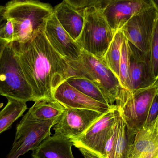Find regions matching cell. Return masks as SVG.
<instances>
[{
  "mask_svg": "<svg viewBox=\"0 0 158 158\" xmlns=\"http://www.w3.org/2000/svg\"><path fill=\"white\" fill-rule=\"evenodd\" d=\"M12 42L35 102L54 99L56 89L70 77L67 61L51 46L44 32L25 42Z\"/></svg>",
  "mask_w": 158,
  "mask_h": 158,
  "instance_id": "obj_1",
  "label": "cell"
},
{
  "mask_svg": "<svg viewBox=\"0 0 158 158\" xmlns=\"http://www.w3.org/2000/svg\"><path fill=\"white\" fill-rule=\"evenodd\" d=\"M53 11L51 5L40 1L14 0L6 4L1 15L13 24V42L23 43L44 32L46 22Z\"/></svg>",
  "mask_w": 158,
  "mask_h": 158,
  "instance_id": "obj_2",
  "label": "cell"
},
{
  "mask_svg": "<svg viewBox=\"0 0 158 158\" xmlns=\"http://www.w3.org/2000/svg\"><path fill=\"white\" fill-rule=\"evenodd\" d=\"M67 63L70 77L79 76L89 80L101 90L109 105H114L122 87L118 78L103 60L82 50L78 60Z\"/></svg>",
  "mask_w": 158,
  "mask_h": 158,
  "instance_id": "obj_3",
  "label": "cell"
},
{
  "mask_svg": "<svg viewBox=\"0 0 158 158\" xmlns=\"http://www.w3.org/2000/svg\"><path fill=\"white\" fill-rule=\"evenodd\" d=\"M115 32L107 22L102 9L93 6L84 11V23L77 41L83 51L103 60Z\"/></svg>",
  "mask_w": 158,
  "mask_h": 158,
  "instance_id": "obj_4",
  "label": "cell"
},
{
  "mask_svg": "<svg viewBox=\"0 0 158 158\" xmlns=\"http://www.w3.org/2000/svg\"><path fill=\"white\" fill-rule=\"evenodd\" d=\"M0 96L25 103L35 102L12 42L6 45L0 57Z\"/></svg>",
  "mask_w": 158,
  "mask_h": 158,
  "instance_id": "obj_5",
  "label": "cell"
},
{
  "mask_svg": "<svg viewBox=\"0 0 158 158\" xmlns=\"http://www.w3.org/2000/svg\"><path fill=\"white\" fill-rule=\"evenodd\" d=\"M156 90V83L132 92L123 88L121 90L116 105L128 129L134 133L143 128Z\"/></svg>",
  "mask_w": 158,
  "mask_h": 158,
  "instance_id": "obj_6",
  "label": "cell"
},
{
  "mask_svg": "<svg viewBox=\"0 0 158 158\" xmlns=\"http://www.w3.org/2000/svg\"><path fill=\"white\" fill-rule=\"evenodd\" d=\"M60 119L39 121L23 117L16 126L15 137L6 158H18L30 150L36 149L43 141L51 136V130Z\"/></svg>",
  "mask_w": 158,
  "mask_h": 158,
  "instance_id": "obj_7",
  "label": "cell"
},
{
  "mask_svg": "<svg viewBox=\"0 0 158 158\" xmlns=\"http://www.w3.org/2000/svg\"><path fill=\"white\" fill-rule=\"evenodd\" d=\"M118 110L115 105L97 120L83 134L77 139L70 140L73 146L103 158L106 143L116 123Z\"/></svg>",
  "mask_w": 158,
  "mask_h": 158,
  "instance_id": "obj_8",
  "label": "cell"
},
{
  "mask_svg": "<svg viewBox=\"0 0 158 158\" xmlns=\"http://www.w3.org/2000/svg\"><path fill=\"white\" fill-rule=\"evenodd\" d=\"M158 19V13L152 6L132 17L121 29L130 43L142 53L148 54Z\"/></svg>",
  "mask_w": 158,
  "mask_h": 158,
  "instance_id": "obj_9",
  "label": "cell"
},
{
  "mask_svg": "<svg viewBox=\"0 0 158 158\" xmlns=\"http://www.w3.org/2000/svg\"><path fill=\"white\" fill-rule=\"evenodd\" d=\"M103 114L90 109L66 108L60 121L54 126L55 134L70 140L77 139Z\"/></svg>",
  "mask_w": 158,
  "mask_h": 158,
  "instance_id": "obj_10",
  "label": "cell"
},
{
  "mask_svg": "<svg viewBox=\"0 0 158 158\" xmlns=\"http://www.w3.org/2000/svg\"><path fill=\"white\" fill-rule=\"evenodd\" d=\"M152 6L151 0H108L102 12L115 33L132 17Z\"/></svg>",
  "mask_w": 158,
  "mask_h": 158,
  "instance_id": "obj_11",
  "label": "cell"
},
{
  "mask_svg": "<svg viewBox=\"0 0 158 158\" xmlns=\"http://www.w3.org/2000/svg\"><path fill=\"white\" fill-rule=\"evenodd\" d=\"M44 33L51 46L67 61L78 59L82 50L64 29L54 13L46 22Z\"/></svg>",
  "mask_w": 158,
  "mask_h": 158,
  "instance_id": "obj_12",
  "label": "cell"
},
{
  "mask_svg": "<svg viewBox=\"0 0 158 158\" xmlns=\"http://www.w3.org/2000/svg\"><path fill=\"white\" fill-rule=\"evenodd\" d=\"M131 47L129 79L132 92L153 86L157 82L153 74L150 54H146L129 42Z\"/></svg>",
  "mask_w": 158,
  "mask_h": 158,
  "instance_id": "obj_13",
  "label": "cell"
},
{
  "mask_svg": "<svg viewBox=\"0 0 158 158\" xmlns=\"http://www.w3.org/2000/svg\"><path fill=\"white\" fill-rule=\"evenodd\" d=\"M53 98L66 108L90 109L102 114L106 113L116 105L98 102L79 92L66 81L56 89Z\"/></svg>",
  "mask_w": 158,
  "mask_h": 158,
  "instance_id": "obj_14",
  "label": "cell"
},
{
  "mask_svg": "<svg viewBox=\"0 0 158 158\" xmlns=\"http://www.w3.org/2000/svg\"><path fill=\"white\" fill-rule=\"evenodd\" d=\"M54 14L64 29L77 41L84 23V11L74 7L69 0H64L54 8Z\"/></svg>",
  "mask_w": 158,
  "mask_h": 158,
  "instance_id": "obj_15",
  "label": "cell"
},
{
  "mask_svg": "<svg viewBox=\"0 0 158 158\" xmlns=\"http://www.w3.org/2000/svg\"><path fill=\"white\" fill-rule=\"evenodd\" d=\"M128 158H158V131L156 126L144 129L135 136Z\"/></svg>",
  "mask_w": 158,
  "mask_h": 158,
  "instance_id": "obj_16",
  "label": "cell"
},
{
  "mask_svg": "<svg viewBox=\"0 0 158 158\" xmlns=\"http://www.w3.org/2000/svg\"><path fill=\"white\" fill-rule=\"evenodd\" d=\"M73 143L63 135H54L42 142L32 151L33 158H75L72 151Z\"/></svg>",
  "mask_w": 158,
  "mask_h": 158,
  "instance_id": "obj_17",
  "label": "cell"
},
{
  "mask_svg": "<svg viewBox=\"0 0 158 158\" xmlns=\"http://www.w3.org/2000/svg\"><path fill=\"white\" fill-rule=\"evenodd\" d=\"M66 108L54 99H46L35 102L26 115L32 119L49 121L61 119Z\"/></svg>",
  "mask_w": 158,
  "mask_h": 158,
  "instance_id": "obj_18",
  "label": "cell"
},
{
  "mask_svg": "<svg viewBox=\"0 0 158 158\" xmlns=\"http://www.w3.org/2000/svg\"><path fill=\"white\" fill-rule=\"evenodd\" d=\"M7 103L0 111V134L11 128L13 123L27 109L25 102L7 98Z\"/></svg>",
  "mask_w": 158,
  "mask_h": 158,
  "instance_id": "obj_19",
  "label": "cell"
},
{
  "mask_svg": "<svg viewBox=\"0 0 158 158\" xmlns=\"http://www.w3.org/2000/svg\"><path fill=\"white\" fill-rule=\"evenodd\" d=\"M124 37L121 29L115 32L112 42L102 60L118 79L121 47Z\"/></svg>",
  "mask_w": 158,
  "mask_h": 158,
  "instance_id": "obj_20",
  "label": "cell"
},
{
  "mask_svg": "<svg viewBox=\"0 0 158 158\" xmlns=\"http://www.w3.org/2000/svg\"><path fill=\"white\" fill-rule=\"evenodd\" d=\"M66 81L69 85L88 97L100 103L109 105L106 97L101 90L89 80L75 76L69 78Z\"/></svg>",
  "mask_w": 158,
  "mask_h": 158,
  "instance_id": "obj_21",
  "label": "cell"
},
{
  "mask_svg": "<svg viewBox=\"0 0 158 158\" xmlns=\"http://www.w3.org/2000/svg\"><path fill=\"white\" fill-rule=\"evenodd\" d=\"M118 130L115 158H128L136 134L128 129L119 111L118 114Z\"/></svg>",
  "mask_w": 158,
  "mask_h": 158,
  "instance_id": "obj_22",
  "label": "cell"
},
{
  "mask_svg": "<svg viewBox=\"0 0 158 158\" xmlns=\"http://www.w3.org/2000/svg\"><path fill=\"white\" fill-rule=\"evenodd\" d=\"M131 53L129 41L125 37L121 47L119 79L122 88L128 91L130 88L129 68Z\"/></svg>",
  "mask_w": 158,
  "mask_h": 158,
  "instance_id": "obj_23",
  "label": "cell"
},
{
  "mask_svg": "<svg viewBox=\"0 0 158 158\" xmlns=\"http://www.w3.org/2000/svg\"><path fill=\"white\" fill-rule=\"evenodd\" d=\"M150 60L153 74L155 79L158 81V19L156 23L151 44H150Z\"/></svg>",
  "mask_w": 158,
  "mask_h": 158,
  "instance_id": "obj_24",
  "label": "cell"
},
{
  "mask_svg": "<svg viewBox=\"0 0 158 158\" xmlns=\"http://www.w3.org/2000/svg\"><path fill=\"white\" fill-rule=\"evenodd\" d=\"M118 112L119 111L118 110L116 123L105 146L103 158H115L118 130Z\"/></svg>",
  "mask_w": 158,
  "mask_h": 158,
  "instance_id": "obj_25",
  "label": "cell"
},
{
  "mask_svg": "<svg viewBox=\"0 0 158 158\" xmlns=\"http://www.w3.org/2000/svg\"><path fill=\"white\" fill-rule=\"evenodd\" d=\"M158 119V94L155 96L149 108L144 129L155 127Z\"/></svg>",
  "mask_w": 158,
  "mask_h": 158,
  "instance_id": "obj_26",
  "label": "cell"
},
{
  "mask_svg": "<svg viewBox=\"0 0 158 158\" xmlns=\"http://www.w3.org/2000/svg\"><path fill=\"white\" fill-rule=\"evenodd\" d=\"M2 17L0 19V38L6 40L9 43L13 41L14 28L12 22L9 19Z\"/></svg>",
  "mask_w": 158,
  "mask_h": 158,
  "instance_id": "obj_27",
  "label": "cell"
},
{
  "mask_svg": "<svg viewBox=\"0 0 158 158\" xmlns=\"http://www.w3.org/2000/svg\"><path fill=\"white\" fill-rule=\"evenodd\" d=\"M79 149L85 158H103L97 155H95L85 149H83V148H79Z\"/></svg>",
  "mask_w": 158,
  "mask_h": 158,
  "instance_id": "obj_28",
  "label": "cell"
},
{
  "mask_svg": "<svg viewBox=\"0 0 158 158\" xmlns=\"http://www.w3.org/2000/svg\"><path fill=\"white\" fill-rule=\"evenodd\" d=\"M8 43H9V42L4 39L0 38V57H1L6 46Z\"/></svg>",
  "mask_w": 158,
  "mask_h": 158,
  "instance_id": "obj_29",
  "label": "cell"
},
{
  "mask_svg": "<svg viewBox=\"0 0 158 158\" xmlns=\"http://www.w3.org/2000/svg\"><path fill=\"white\" fill-rule=\"evenodd\" d=\"M153 6L155 7L158 13V0H151Z\"/></svg>",
  "mask_w": 158,
  "mask_h": 158,
  "instance_id": "obj_30",
  "label": "cell"
},
{
  "mask_svg": "<svg viewBox=\"0 0 158 158\" xmlns=\"http://www.w3.org/2000/svg\"><path fill=\"white\" fill-rule=\"evenodd\" d=\"M4 8V6L0 5V15L2 14Z\"/></svg>",
  "mask_w": 158,
  "mask_h": 158,
  "instance_id": "obj_31",
  "label": "cell"
},
{
  "mask_svg": "<svg viewBox=\"0 0 158 158\" xmlns=\"http://www.w3.org/2000/svg\"><path fill=\"white\" fill-rule=\"evenodd\" d=\"M157 85V90H156V93L158 94V81L156 82Z\"/></svg>",
  "mask_w": 158,
  "mask_h": 158,
  "instance_id": "obj_32",
  "label": "cell"
},
{
  "mask_svg": "<svg viewBox=\"0 0 158 158\" xmlns=\"http://www.w3.org/2000/svg\"><path fill=\"white\" fill-rule=\"evenodd\" d=\"M156 126L157 129L158 131V119L157 121L156 124Z\"/></svg>",
  "mask_w": 158,
  "mask_h": 158,
  "instance_id": "obj_33",
  "label": "cell"
}]
</instances>
